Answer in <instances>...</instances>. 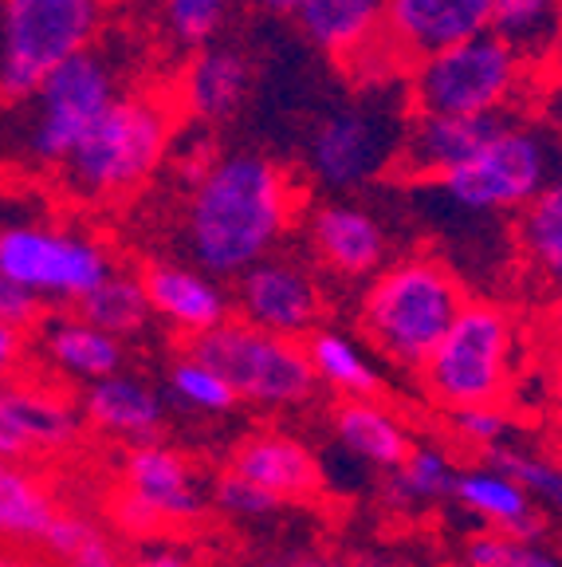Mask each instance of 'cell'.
<instances>
[{
    "label": "cell",
    "mask_w": 562,
    "mask_h": 567,
    "mask_svg": "<svg viewBox=\"0 0 562 567\" xmlns=\"http://www.w3.org/2000/svg\"><path fill=\"white\" fill-rule=\"evenodd\" d=\"M291 221V174L260 151H217L185 182V257L217 280H237L256 260L272 257Z\"/></svg>",
    "instance_id": "1"
},
{
    "label": "cell",
    "mask_w": 562,
    "mask_h": 567,
    "mask_svg": "<svg viewBox=\"0 0 562 567\" xmlns=\"http://www.w3.org/2000/svg\"><path fill=\"white\" fill-rule=\"evenodd\" d=\"M174 103L162 95H118L80 146L55 169L67 197L87 205L123 202L158 174L174 146Z\"/></svg>",
    "instance_id": "2"
},
{
    "label": "cell",
    "mask_w": 562,
    "mask_h": 567,
    "mask_svg": "<svg viewBox=\"0 0 562 567\" xmlns=\"http://www.w3.org/2000/svg\"><path fill=\"white\" fill-rule=\"evenodd\" d=\"M465 303V288L440 260L405 257L378 268L362 296L358 328L382 359L409 371L425 367Z\"/></svg>",
    "instance_id": "3"
},
{
    "label": "cell",
    "mask_w": 562,
    "mask_h": 567,
    "mask_svg": "<svg viewBox=\"0 0 562 567\" xmlns=\"http://www.w3.org/2000/svg\"><path fill=\"white\" fill-rule=\"evenodd\" d=\"M118 91V68L98 52L95 44L83 48L80 55L63 60L40 80V87L24 103L9 106L17 115V131L9 134L20 162L35 169H60L80 138L103 118V111Z\"/></svg>",
    "instance_id": "4"
},
{
    "label": "cell",
    "mask_w": 562,
    "mask_h": 567,
    "mask_svg": "<svg viewBox=\"0 0 562 567\" xmlns=\"http://www.w3.org/2000/svg\"><path fill=\"white\" fill-rule=\"evenodd\" d=\"M106 0H0V106H17L48 71L95 44Z\"/></svg>",
    "instance_id": "5"
},
{
    "label": "cell",
    "mask_w": 562,
    "mask_h": 567,
    "mask_svg": "<svg viewBox=\"0 0 562 567\" xmlns=\"http://www.w3.org/2000/svg\"><path fill=\"white\" fill-rule=\"evenodd\" d=\"M528 80V60L492 28L409 63V103L437 115L511 111Z\"/></svg>",
    "instance_id": "6"
},
{
    "label": "cell",
    "mask_w": 562,
    "mask_h": 567,
    "mask_svg": "<svg viewBox=\"0 0 562 567\" xmlns=\"http://www.w3.org/2000/svg\"><path fill=\"white\" fill-rule=\"evenodd\" d=\"M185 351L209 363L220 379L237 390V399L260 406H299L319 386L315 363L299 339L252 328L248 319H225L217 328L189 336Z\"/></svg>",
    "instance_id": "7"
},
{
    "label": "cell",
    "mask_w": 562,
    "mask_h": 567,
    "mask_svg": "<svg viewBox=\"0 0 562 567\" xmlns=\"http://www.w3.org/2000/svg\"><path fill=\"white\" fill-rule=\"evenodd\" d=\"M559 154L562 146L554 134L511 118L472 158L440 174L437 189L465 213H519L559 174Z\"/></svg>",
    "instance_id": "8"
},
{
    "label": "cell",
    "mask_w": 562,
    "mask_h": 567,
    "mask_svg": "<svg viewBox=\"0 0 562 567\" xmlns=\"http://www.w3.org/2000/svg\"><path fill=\"white\" fill-rule=\"evenodd\" d=\"M414 115L409 99H354L334 106L311 131L308 142V169L323 189L351 194L370 182L397 169L405 126Z\"/></svg>",
    "instance_id": "9"
},
{
    "label": "cell",
    "mask_w": 562,
    "mask_h": 567,
    "mask_svg": "<svg viewBox=\"0 0 562 567\" xmlns=\"http://www.w3.org/2000/svg\"><path fill=\"white\" fill-rule=\"evenodd\" d=\"M516 351L511 316L496 303H465L452 328L425 359V386L448 410L492 406L508 390V367Z\"/></svg>",
    "instance_id": "10"
},
{
    "label": "cell",
    "mask_w": 562,
    "mask_h": 567,
    "mask_svg": "<svg viewBox=\"0 0 562 567\" xmlns=\"http://www.w3.org/2000/svg\"><path fill=\"white\" fill-rule=\"evenodd\" d=\"M0 272L44 303H80L115 272V257L95 237L40 221L0 225Z\"/></svg>",
    "instance_id": "11"
},
{
    "label": "cell",
    "mask_w": 562,
    "mask_h": 567,
    "mask_svg": "<svg viewBox=\"0 0 562 567\" xmlns=\"http://www.w3.org/2000/svg\"><path fill=\"white\" fill-rule=\"evenodd\" d=\"M232 308L240 319H248L252 328L275 331V336H311L323 316V292H319L315 276L299 260L288 257H264L252 268L237 276L232 288Z\"/></svg>",
    "instance_id": "12"
},
{
    "label": "cell",
    "mask_w": 562,
    "mask_h": 567,
    "mask_svg": "<svg viewBox=\"0 0 562 567\" xmlns=\"http://www.w3.org/2000/svg\"><path fill=\"white\" fill-rule=\"evenodd\" d=\"M511 118H516L511 111H483V115L414 111L405 126L402 154H397V174L414 177V182H437L440 174L457 169L480 146H488Z\"/></svg>",
    "instance_id": "13"
},
{
    "label": "cell",
    "mask_w": 562,
    "mask_h": 567,
    "mask_svg": "<svg viewBox=\"0 0 562 567\" xmlns=\"http://www.w3.org/2000/svg\"><path fill=\"white\" fill-rule=\"evenodd\" d=\"M496 0H386L382 40L402 68L492 28Z\"/></svg>",
    "instance_id": "14"
},
{
    "label": "cell",
    "mask_w": 562,
    "mask_h": 567,
    "mask_svg": "<svg viewBox=\"0 0 562 567\" xmlns=\"http://www.w3.org/2000/svg\"><path fill=\"white\" fill-rule=\"evenodd\" d=\"M248 91H252V60L240 48L205 44L185 60L174 106L194 123L220 126L248 103Z\"/></svg>",
    "instance_id": "15"
},
{
    "label": "cell",
    "mask_w": 562,
    "mask_h": 567,
    "mask_svg": "<svg viewBox=\"0 0 562 567\" xmlns=\"http://www.w3.org/2000/svg\"><path fill=\"white\" fill-rule=\"evenodd\" d=\"M308 240L319 265L334 276H374L386 268L389 237L386 225L354 202H323L308 217Z\"/></svg>",
    "instance_id": "16"
},
{
    "label": "cell",
    "mask_w": 562,
    "mask_h": 567,
    "mask_svg": "<svg viewBox=\"0 0 562 567\" xmlns=\"http://www.w3.org/2000/svg\"><path fill=\"white\" fill-rule=\"evenodd\" d=\"M142 284H146L154 316H162L169 328L185 331V336H201L232 316V296L220 288L217 276L197 265L158 260V265H146Z\"/></svg>",
    "instance_id": "17"
},
{
    "label": "cell",
    "mask_w": 562,
    "mask_h": 567,
    "mask_svg": "<svg viewBox=\"0 0 562 567\" xmlns=\"http://www.w3.org/2000/svg\"><path fill=\"white\" fill-rule=\"evenodd\" d=\"M291 20L311 48L351 63L382 35L386 0H303Z\"/></svg>",
    "instance_id": "18"
},
{
    "label": "cell",
    "mask_w": 562,
    "mask_h": 567,
    "mask_svg": "<svg viewBox=\"0 0 562 567\" xmlns=\"http://www.w3.org/2000/svg\"><path fill=\"white\" fill-rule=\"evenodd\" d=\"M83 414L115 437L149 445L162 430V402L149 386H142L131 374H103L83 394Z\"/></svg>",
    "instance_id": "19"
},
{
    "label": "cell",
    "mask_w": 562,
    "mask_h": 567,
    "mask_svg": "<svg viewBox=\"0 0 562 567\" xmlns=\"http://www.w3.org/2000/svg\"><path fill=\"white\" fill-rule=\"evenodd\" d=\"M126 485L138 493L162 520H194L201 516V496H197L194 481L185 461L158 445H142L126 457Z\"/></svg>",
    "instance_id": "20"
},
{
    "label": "cell",
    "mask_w": 562,
    "mask_h": 567,
    "mask_svg": "<svg viewBox=\"0 0 562 567\" xmlns=\"http://www.w3.org/2000/svg\"><path fill=\"white\" fill-rule=\"evenodd\" d=\"M232 470L244 473L256 485L280 493L283 501L311 496L323 485V473H319L315 457H311L308 445H299L295 437H252V442L240 445Z\"/></svg>",
    "instance_id": "21"
},
{
    "label": "cell",
    "mask_w": 562,
    "mask_h": 567,
    "mask_svg": "<svg viewBox=\"0 0 562 567\" xmlns=\"http://www.w3.org/2000/svg\"><path fill=\"white\" fill-rule=\"evenodd\" d=\"M460 505L472 508L476 516L483 520H492L500 532L508 536H519V540H535L539 532H543V520L535 516L531 508V496L528 488L511 481L508 473L500 470H468V473H457V488H452Z\"/></svg>",
    "instance_id": "22"
},
{
    "label": "cell",
    "mask_w": 562,
    "mask_h": 567,
    "mask_svg": "<svg viewBox=\"0 0 562 567\" xmlns=\"http://www.w3.org/2000/svg\"><path fill=\"white\" fill-rule=\"evenodd\" d=\"M0 417L32 450H63L80 434V414L44 390H0Z\"/></svg>",
    "instance_id": "23"
},
{
    "label": "cell",
    "mask_w": 562,
    "mask_h": 567,
    "mask_svg": "<svg viewBox=\"0 0 562 567\" xmlns=\"http://www.w3.org/2000/svg\"><path fill=\"white\" fill-rule=\"evenodd\" d=\"M334 434H339V442H343L354 457L370 461V465L397 470V465L409 457V437H405V430L370 399H346L343 406L334 410Z\"/></svg>",
    "instance_id": "24"
},
{
    "label": "cell",
    "mask_w": 562,
    "mask_h": 567,
    "mask_svg": "<svg viewBox=\"0 0 562 567\" xmlns=\"http://www.w3.org/2000/svg\"><path fill=\"white\" fill-rule=\"evenodd\" d=\"M48 354L55 359V367H63L67 374H80V379H103V374H115L123 363V347L111 331L95 328L83 316H55L48 323L44 339Z\"/></svg>",
    "instance_id": "25"
},
{
    "label": "cell",
    "mask_w": 562,
    "mask_h": 567,
    "mask_svg": "<svg viewBox=\"0 0 562 567\" xmlns=\"http://www.w3.org/2000/svg\"><path fill=\"white\" fill-rule=\"evenodd\" d=\"M492 32L528 63L547 60L562 44V0H496Z\"/></svg>",
    "instance_id": "26"
},
{
    "label": "cell",
    "mask_w": 562,
    "mask_h": 567,
    "mask_svg": "<svg viewBox=\"0 0 562 567\" xmlns=\"http://www.w3.org/2000/svg\"><path fill=\"white\" fill-rule=\"evenodd\" d=\"M516 237L528 265L547 284L562 288V174H554L543 194H535V202L519 209Z\"/></svg>",
    "instance_id": "27"
},
{
    "label": "cell",
    "mask_w": 562,
    "mask_h": 567,
    "mask_svg": "<svg viewBox=\"0 0 562 567\" xmlns=\"http://www.w3.org/2000/svg\"><path fill=\"white\" fill-rule=\"evenodd\" d=\"M75 308H80V316L87 319V323L111 331L115 339L142 336V331L149 328V319H154V308H149L142 276L118 272V268L98 284L95 292L83 296Z\"/></svg>",
    "instance_id": "28"
},
{
    "label": "cell",
    "mask_w": 562,
    "mask_h": 567,
    "mask_svg": "<svg viewBox=\"0 0 562 567\" xmlns=\"http://www.w3.org/2000/svg\"><path fill=\"white\" fill-rule=\"evenodd\" d=\"M311 363H315V374L326 382V386L343 390L346 399H374L382 386L378 371L362 359V351L351 343L346 336H334V331H315L308 343Z\"/></svg>",
    "instance_id": "29"
},
{
    "label": "cell",
    "mask_w": 562,
    "mask_h": 567,
    "mask_svg": "<svg viewBox=\"0 0 562 567\" xmlns=\"http://www.w3.org/2000/svg\"><path fill=\"white\" fill-rule=\"evenodd\" d=\"M55 520L52 501L44 488L35 485L28 473L0 470V536H17V540H40L48 524Z\"/></svg>",
    "instance_id": "30"
},
{
    "label": "cell",
    "mask_w": 562,
    "mask_h": 567,
    "mask_svg": "<svg viewBox=\"0 0 562 567\" xmlns=\"http://www.w3.org/2000/svg\"><path fill=\"white\" fill-rule=\"evenodd\" d=\"M457 488V470L440 450H409V457L397 465L389 477L386 496L394 505H414V501H440Z\"/></svg>",
    "instance_id": "31"
},
{
    "label": "cell",
    "mask_w": 562,
    "mask_h": 567,
    "mask_svg": "<svg viewBox=\"0 0 562 567\" xmlns=\"http://www.w3.org/2000/svg\"><path fill=\"white\" fill-rule=\"evenodd\" d=\"M237 0H162V24H166L169 44L181 52L212 44V35L225 28Z\"/></svg>",
    "instance_id": "32"
},
{
    "label": "cell",
    "mask_w": 562,
    "mask_h": 567,
    "mask_svg": "<svg viewBox=\"0 0 562 567\" xmlns=\"http://www.w3.org/2000/svg\"><path fill=\"white\" fill-rule=\"evenodd\" d=\"M52 556L67 559L71 567H123L118 564V551L95 532V524L80 520V516H60L48 524V532L40 536Z\"/></svg>",
    "instance_id": "33"
},
{
    "label": "cell",
    "mask_w": 562,
    "mask_h": 567,
    "mask_svg": "<svg viewBox=\"0 0 562 567\" xmlns=\"http://www.w3.org/2000/svg\"><path fill=\"white\" fill-rule=\"evenodd\" d=\"M169 390H174V399L181 402V406L205 410V414H225V410H232V402H237V390L220 379L209 363L194 359V354H185L181 363L169 371Z\"/></svg>",
    "instance_id": "34"
},
{
    "label": "cell",
    "mask_w": 562,
    "mask_h": 567,
    "mask_svg": "<svg viewBox=\"0 0 562 567\" xmlns=\"http://www.w3.org/2000/svg\"><path fill=\"white\" fill-rule=\"evenodd\" d=\"M488 465L500 473H508L511 481L528 488V496L543 501L547 508H559L562 513V470L551 465L543 457H528V453L519 450H508V445H488Z\"/></svg>",
    "instance_id": "35"
},
{
    "label": "cell",
    "mask_w": 562,
    "mask_h": 567,
    "mask_svg": "<svg viewBox=\"0 0 562 567\" xmlns=\"http://www.w3.org/2000/svg\"><path fill=\"white\" fill-rule=\"evenodd\" d=\"M468 564L472 567H562V559H554L551 551H543L539 544L519 540L508 532L496 536H480L468 544Z\"/></svg>",
    "instance_id": "36"
},
{
    "label": "cell",
    "mask_w": 562,
    "mask_h": 567,
    "mask_svg": "<svg viewBox=\"0 0 562 567\" xmlns=\"http://www.w3.org/2000/svg\"><path fill=\"white\" fill-rule=\"evenodd\" d=\"M217 505L225 508L229 516H244V520H260V516H275L283 513V501L280 493H272V488L256 485V481H248L244 473L232 470L229 477H220L217 485Z\"/></svg>",
    "instance_id": "37"
},
{
    "label": "cell",
    "mask_w": 562,
    "mask_h": 567,
    "mask_svg": "<svg viewBox=\"0 0 562 567\" xmlns=\"http://www.w3.org/2000/svg\"><path fill=\"white\" fill-rule=\"evenodd\" d=\"M452 422H457L460 437L483 445V450H488V445H496L500 437H508V422H503V414H500V410H492V406H465V410H457V414H452Z\"/></svg>",
    "instance_id": "38"
},
{
    "label": "cell",
    "mask_w": 562,
    "mask_h": 567,
    "mask_svg": "<svg viewBox=\"0 0 562 567\" xmlns=\"http://www.w3.org/2000/svg\"><path fill=\"white\" fill-rule=\"evenodd\" d=\"M40 311H44V300H35L28 288H20L9 272H0V319L12 323V328H32L40 323Z\"/></svg>",
    "instance_id": "39"
},
{
    "label": "cell",
    "mask_w": 562,
    "mask_h": 567,
    "mask_svg": "<svg viewBox=\"0 0 562 567\" xmlns=\"http://www.w3.org/2000/svg\"><path fill=\"white\" fill-rule=\"evenodd\" d=\"M20 331L24 328H12V323L0 319V379H4L20 359Z\"/></svg>",
    "instance_id": "40"
},
{
    "label": "cell",
    "mask_w": 562,
    "mask_h": 567,
    "mask_svg": "<svg viewBox=\"0 0 562 567\" xmlns=\"http://www.w3.org/2000/svg\"><path fill=\"white\" fill-rule=\"evenodd\" d=\"M256 12H264V17H275V20H283V17H295V9L303 4V0H248Z\"/></svg>",
    "instance_id": "41"
},
{
    "label": "cell",
    "mask_w": 562,
    "mask_h": 567,
    "mask_svg": "<svg viewBox=\"0 0 562 567\" xmlns=\"http://www.w3.org/2000/svg\"><path fill=\"white\" fill-rule=\"evenodd\" d=\"M260 567H343V564H334V559H323V556H288V559H272V564H260Z\"/></svg>",
    "instance_id": "42"
},
{
    "label": "cell",
    "mask_w": 562,
    "mask_h": 567,
    "mask_svg": "<svg viewBox=\"0 0 562 567\" xmlns=\"http://www.w3.org/2000/svg\"><path fill=\"white\" fill-rule=\"evenodd\" d=\"M138 567H189L181 556H174V551H158V556H146Z\"/></svg>",
    "instance_id": "43"
},
{
    "label": "cell",
    "mask_w": 562,
    "mask_h": 567,
    "mask_svg": "<svg viewBox=\"0 0 562 567\" xmlns=\"http://www.w3.org/2000/svg\"><path fill=\"white\" fill-rule=\"evenodd\" d=\"M551 331L562 347V288H559V296H554V308H551Z\"/></svg>",
    "instance_id": "44"
},
{
    "label": "cell",
    "mask_w": 562,
    "mask_h": 567,
    "mask_svg": "<svg viewBox=\"0 0 562 567\" xmlns=\"http://www.w3.org/2000/svg\"><path fill=\"white\" fill-rule=\"evenodd\" d=\"M554 138H559V146H562V123H559V134H554Z\"/></svg>",
    "instance_id": "45"
},
{
    "label": "cell",
    "mask_w": 562,
    "mask_h": 567,
    "mask_svg": "<svg viewBox=\"0 0 562 567\" xmlns=\"http://www.w3.org/2000/svg\"><path fill=\"white\" fill-rule=\"evenodd\" d=\"M0 567H17V564H9V559H0Z\"/></svg>",
    "instance_id": "46"
},
{
    "label": "cell",
    "mask_w": 562,
    "mask_h": 567,
    "mask_svg": "<svg viewBox=\"0 0 562 567\" xmlns=\"http://www.w3.org/2000/svg\"><path fill=\"white\" fill-rule=\"evenodd\" d=\"M0 470H4V461H0Z\"/></svg>",
    "instance_id": "47"
},
{
    "label": "cell",
    "mask_w": 562,
    "mask_h": 567,
    "mask_svg": "<svg viewBox=\"0 0 562 567\" xmlns=\"http://www.w3.org/2000/svg\"><path fill=\"white\" fill-rule=\"evenodd\" d=\"M465 567H472V564H465Z\"/></svg>",
    "instance_id": "48"
}]
</instances>
